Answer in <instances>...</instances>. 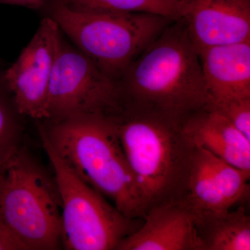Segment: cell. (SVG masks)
<instances>
[{"label":"cell","mask_w":250,"mask_h":250,"mask_svg":"<svg viewBox=\"0 0 250 250\" xmlns=\"http://www.w3.org/2000/svg\"><path fill=\"white\" fill-rule=\"evenodd\" d=\"M117 83L118 104L181 125L209 105L198 52L182 20L170 23Z\"/></svg>","instance_id":"6da1fadb"},{"label":"cell","mask_w":250,"mask_h":250,"mask_svg":"<svg viewBox=\"0 0 250 250\" xmlns=\"http://www.w3.org/2000/svg\"><path fill=\"white\" fill-rule=\"evenodd\" d=\"M65 2L85 9L149 13L178 21L184 0H65Z\"/></svg>","instance_id":"2e32d148"},{"label":"cell","mask_w":250,"mask_h":250,"mask_svg":"<svg viewBox=\"0 0 250 250\" xmlns=\"http://www.w3.org/2000/svg\"><path fill=\"white\" fill-rule=\"evenodd\" d=\"M52 19L111 80L125 70L174 20L141 12H119L76 7L62 2Z\"/></svg>","instance_id":"277c9868"},{"label":"cell","mask_w":250,"mask_h":250,"mask_svg":"<svg viewBox=\"0 0 250 250\" xmlns=\"http://www.w3.org/2000/svg\"><path fill=\"white\" fill-rule=\"evenodd\" d=\"M21 116L14 99L0 77V166L5 167L23 147Z\"/></svg>","instance_id":"9a60e30c"},{"label":"cell","mask_w":250,"mask_h":250,"mask_svg":"<svg viewBox=\"0 0 250 250\" xmlns=\"http://www.w3.org/2000/svg\"><path fill=\"white\" fill-rule=\"evenodd\" d=\"M62 42L57 23L52 18H45L17 60L3 74L21 116L45 121L49 83Z\"/></svg>","instance_id":"ba28073f"},{"label":"cell","mask_w":250,"mask_h":250,"mask_svg":"<svg viewBox=\"0 0 250 250\" xmlns=\"http://www.w3.org/2000/svg\"><path fill=\"white\" fill-rule=\"evenodd\" d=\"M209 104L250 98V40L198 51Z\"/></svg>","instance_id":"7c38bea8"},{"label":"cell","mask_w":250,"mask_h":250,"mask_svg":"<svg viewBox=\"0 0 250 250\" xmlns=\"http://www.w3.org/2000/svg\"><path fill=\"white\" fill-rule=\"evenodd\" d=\"M248 176L208 151L195 147L183 202L194 220L231 209L246 197Z\"/></svg>","instance_id":"9c48e42d"},{"label":"cell","mask_w":250,"mask_h":250,"mask_svg":"<svg viewBox=\"0 0 250 250\" xmlns=\"http://www.w3.org/2000/svg\"><path fill=\"white\" fill-rule=\"evenodd\" d=\"M58 188L62 208V249L116 250L120 242L141 226L123 215L101 193L65 165L39 128Z\"/></svg>","instance_id":"8992f818"},{"label":"cell","mask_w":250,"mask_h":250,"mask_svg":"<svg viewBox=\"0 0 250 250\" xmlns=\"http://www.w3.org/2000/svg\"><path fill=\"white\" fill-rule=\"evenodd\" d=\"M180 20L197 52L250 40V0H184Z\"/></svg>","instance_id":"30bf717a"},{"label":"cell","mask_w":250,"mask_h":250,"mask_svg":"<svg viewBox=\"0 0 250 250\" xmlns=\"http://www.w3.org/2000/svg\"><path fill=\"white\" fill-rule=\"evenodd\" d=\"M209 105L250 141V98L232 99Z\"/></svg>","instance_id":"e0dca14e"},{"label":"cell","mask_w":250,"mask_h":250,"mask_svg":"<svg viewBox=\"0 0 250 250\" xmlns=\"http://www.w3.org/2000/svg\"><path fill=\"white\" fill-rule=\"evenodd\" d=\"M202 250H250V217L243 205L236 210L195 218Z\"/></svg>","instance_id":"5bb4252c"},{"label":"cell","mask_w":250,"mask_h":250,"mask_svg":"<svg viewBox=\"0 0 250 250\" xmlns=\"http://www.w3.org/2000/svg\"><path fill=\"white\" fill-rule=\"evenodd\" d=\"M118 97L116 81L88 56L62 42L49 83L45 119L41 122L105 112L116 106Z\"/></svg>","instance_id":"52a82bcc"},{"label":"cell","mask_w":250,"mask_h":250,"mask_svg":"<svg viewBox=\"0 0 250 250\" xmlns=\"http://www.w3.org/2000/svg\"><path fill=\"white\" fill-rule=\"evenodd\" d=\"M104 113L121 141L146 213L156 206L181 201L195 149L182 125L120 104Z\"/></svg>","instance_id":"7a4b0ae2"},{"label":"cell","mask_w":250,"mask_h":250,"mask_svg":"<svg viewBox=\"0 0 250 250\" xmlns=\"http://www.w3.org/2000/svg\"><path fill=\"white\" fill-rule=\"evenodd\" d=\"M182 129L195 147L237 168L250 171V141L210 105L188 117Z\"/></svg>","instance_id":"4fadbf2b"},{"label":"cell","mask_w":250,"mask_h":250,"mask_svg":"<svg viewBox=\"0 0 250 250\" xmlns=\"http://www.w3.org/2000/svg\"><path fill=\"white\" fill-rule=\"evenodd\" d=\"M59 157L83 182L109 198L125 216L143 219L141 194L114 126L104 112L39 121Z\"/></svg>","instance_id":"3957f363"},{"label":"cell","mask_w":250,"mask_h":250,"mask_svg":"<svg viewBox=\"0 0 250 250\" xmlns=\"http://www.w3.org/2000/svg\"><path fill=\"white\" fill-rule=\"evenodd\" d=\"M47 0H0V4L21 5L33 9H39L45 5Z\"/></svg>","instance_id":"d6986e66"},{"label":"cell","mask_w":250,"mask_h":250,"mask_svg":"<svg viewBox=\"0 0 250 250\" xmlns=\"http://www.w3.org/2000/svg\"><path fill=\"white\" fill-rule=\"evenodd\" d=\"M0 217L26 250L62 249L55 179L24 146L5 166Z\"/></svg>","instance_id":"5b68a950"},{"label":"cell","mask_w":250,"mask_h":250,"mask_svg":"<svg viewBox=\"0 0 250 250\" xmlns=\"http://www.w3.org/2000/svg\"><path fill=\"white\" fill-rule=\"evenodd\" d=\"M4 171L5 167H3V166H0V195H1L3 182H4Z\"/></svg>","instance_id":"ffe728a7"},{"label":"cell","mask_w":250,"mask_h":250,"mask_svg":"<svg viewBox=\"0 0 250 250\" xmlns=\"http://www.w3.org/2000/svg\"><path fill=\"white\" fill-rule=\"evenodd\" d=\"M0 250H27L0 217Z\"/></svg>","instance_id":"ac0fdd59"},{"label":"cell","mask_w":250,"mask_h":250,"mask_svg":"<svg viewBox=\"0 0 250 250\" xmlns=\"http://www.w3.org/2000/svg\"><path fill=\"white\" fill-rule=\"evenodd\" d=\"M116 250H202L193 215L182 201L153 207Z\"/></svg>","instance_id":"8fae6325"}]
</instances>
